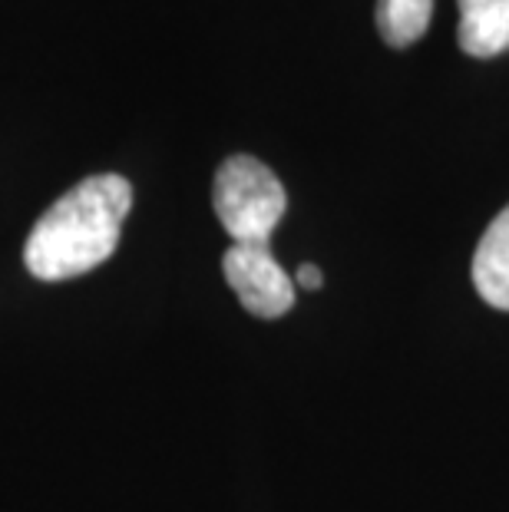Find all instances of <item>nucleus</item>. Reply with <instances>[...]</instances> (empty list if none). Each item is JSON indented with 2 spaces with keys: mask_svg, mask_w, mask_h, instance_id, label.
<instances>
[{
  "mask_svg": "<svg viewBox=\"0 0 509 512\" xmlns=\"http://www.w3.org/2000/svg\"><path fill=\"white\" fill-rule=\"evenodd\" d=\"M473 288L496 311H509V205L490 222L473 252Z\"/></svg>",
  "mask_w": 509,
  "mask_h": 512,
  "instance_id": "4",
  "label": "nucleus"
},
{
  "mask_svg": "<svg viewBox=\"0 0 509 512\" xmlns=\"http://www.w3.org/2000/svg\"><path fill=\"white\" fill-rule=\"evenodd\" d=\"M133 209V185L116 172L90 176L50 205L27 235L24 265L40 281H67L113 258Z\"/></svg>",
  "mask_w": 509,
  "mask_h": 512,
  "instance_id": "1",
  "label": "nucleus"
},
{
  "mask_svg": "<svg viewBox=\"0 0 509 512\" xmlns=\"http://www.w3.org/2000/svg\"><path fill=\"white\" fill-rule=\"evenodd\" d=\"M460 50L476 60L500 57L509 50V0H457Z\"/></svg>",
  "mask_w": 509,
  "mask_h": 512,
  "instance_id": "5",
  "label": "nucleus"
},
{
  "mask_svg": "<svg viewBox=\"0 0 509 512\" xmlns=\"http://www.w3.org/2000/svg\"><path fill=\"white\" fill-rule=\"evenodd\" d=\"M298 285L305 288V291H318L324 285V278H321V271L314 268V265H301L298 268Z\"/></svg>",
  "mask_w": 509,
  "mask_h": 512,
  "instance_id": "7",
  "label": "nucleus"
},
{
  "mask_svg": "<svg viewBox=\"0 0 509 512\" xmlns=\"http://www.w3.org/2000/svg\"><path fill=\"white\" fill-rule=\"evenodd\" d=\"M212 205L235 245H268L285 215V185L255 156H232L215 172Z\"/></svg>",
  "mask_w": 509,
  "mask_h": 512,
  "instance_id": "2",
  "label": "nucleus"
},
{
  "mask_svg": "<svg viewBox=\"0 0 509 512\" xmlns=\"http://www.w3.org/2000/svg\"><path fill=\"white\" fill-rule=\"evenodd\" d=\"M433 17V0H377L374 20L384 43L410 47L427 34Z\"/></svg>",
  "mask_w": 509,
  "mask_h": 512,
  "instance_id": "6",
  "label": "nucleus"
},
{
  "mask_svg": "<svg viewBox=\"0 0 509 512\" xmlns=\"http://www.w3.org/2000/svg\"><path fill=\"white\" fill-rule=\"evenodd\" d=\"M222 271L242 308L255 318H281L295 304L291 275L278 265L268 245H232L222 258Z\"/></svg>",
  "mask_w": 509,
  "mask_h": 512,
  "instance_id": "3",
  "label": "nucleus"
}]
</instances>
